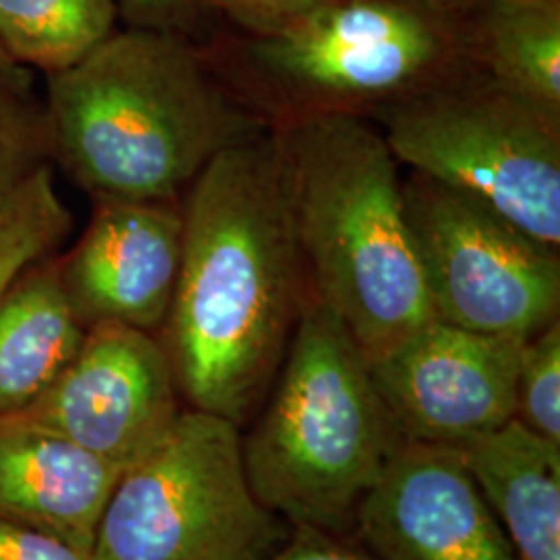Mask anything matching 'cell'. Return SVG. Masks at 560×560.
I'll list each match as a JSON object with an SVG mask.
<instances>
[{
	"mask_svg": "<svg viewBox=\"0 0 560 560\" xmlns=\"http://www.w3.org/2000/svg\"><path fill=\"white\" fill-rule=\"evenodd\" d=\"M180 214L164 349L191 409L240 425L279 370L310 295L277 133L221 152Z\"/></svg>",
	"mask_w": 560,
	"mask_h": 560,
	"instance_id": "cell-1",
	"label": "cell"
},
{
	"mask_svg": "<svg viewBox=\"0 0 560 560\" xmlns=\"http://www.w3.org/2000/svg\"><path fill=\"white\" fill-rule=\"evenodd\" d=\"M50 159L94 200L175 201L258 125L206 67L198 44L120 27L46 75Z\"/></svg>",
	"mask_w": 560,
	"mask_h": 560,
	"instance_id": "cell-2",
	"label": "cell"
},
{
	"mask_svg": "<svg viewBox=\"0 0 560 560\" xmlns=\"http://www.w3.org/2000/svg\"><path fill=\"white\" fill-rule=\"evenodd\" d=\"M284 191L310 291L374 361L434 320L381 131L318 110L277 131Z\"/></svg>",
	"mask_w": 560,
	"mask_h": 560,
	"instance_id": "cell-3",
	"label": "cell"
},
{
	"mask_svg": "<svg viewBox=\"0 0 560 560\" xmlns=\"http://www.w3.org/2000/svg\"><path fill=\"white\" fill-rule=\"evenodd\" d=\"M402 442L370 361L310 291L277 393L243 441L256 499L295 529L345 536Z\"/></svg>",
	"mask_w": 560,
	"mask_h": 560,
	"instance_id": "cell-4",
	"label": "cell"
},
{
	"mask_svg": "<svg viewBox=\"0 0 560 560\" xmlns=\"http://www.w3.org/2000/svg\"><path fill=\"white\" fill-rule=\"evenodd\" d=\"M277 515L247 480L240 425L180 411L154 448L127 467L102 515L98 560H266Z\"/></svg>",
	"mask_w": 560,
	"mask_h": 560,
	"instance_id": "cell-5",
	"label": "cell"
},
{
	"mask_svg": "<svg viewBox=\"0 0 560 560\" xmlns=\"http://www.w3.org/2000/svg\"><path fill=\"white\" fill-rule=\"evenodd\" d=\"M384 122L397 161L559 247L560 125L488 78L423 88Z\"/></svg>",
	"mask_w": 560,
	"mask_h": 560,
	"instance_id": "cell-6",
	"label": "cell"
},
{
	"mask_svg": "<svg viewBox=\"0 0 560 560\" xmlns=\"http://www.w3.org/2000/svg\"><path fill=\"white\" fill-rule=\"evenodd\" d=\"M402 201L439 320L517 340L559 322V247L416 171L402 183Z\"/></svg>",
	"mask_w": 560,
	"mask_h": 560,
	"instance_id": "cell-7",
	"label": "cell"
},
{
	"mask_svg": "<svg viewBox=\"0 0 560 560\" xmlns=\"http://www.w3.org/2000/svg\"><path fill=\"white\" fill-rule=\"evenodd\" d=\"M463 50L459 21L425 0H320L247 48L280 90L330 104L418 88Z\"/></svg>",
	"mask_w": 560,
	"mask_h": 560,
	"instance_id": "cell-8",
	"label": "cell"
},
{
	"mask_svg": "<svg viewBox=\"0 0 560 560\" xmlns=\"http://www.w3.org/2000/svg\"><path fill=\"white\" fill-rule=\"evenodd\" d=\"M179 413L164 345L140 328L94 324L59 378L11 416L127 469L159 444Z\"/></svg>",
	"mask_w": 560,
	"mask_h": 560,
	"instance_id": "cell-9",
	"label": "cell"
},
{
	"mask_svg": "<svg viewBox=\"0 0 560 560\" xmlns=\"http://www.w3.org/2000/svg\"><path fill=\"white\" fill-rule=\"evenodd\" d=\"M523 342L434 318L370 372L405 441L459 448L515 418Z\"/></svg>",
	"mask_w": 560,
	"mask_h": 560,
	"instance_id": "cell-10",
	"label": "cell"
},
{
	"mask_svg": "<svg viewBox=\"0 0 560 560\" xmlns=\"http://www.w3.org/2000/svg\"><path fill=\"white\" fill-rule=\"evenodd\" d=\"M355 527L378 560H517L455 446L402 442Z\"/></svg>",
	"mask_w": 560,
	"mask_h": 560,
	"instance_id": "cell-11",
	"label": "cell"
},
{
	"mask_svg": "<svg viewBox=\"0 0 560 560\" xmlns=\"http://www.w3.org/2000/svg\"><path fill=\"white\" fill-rule=\"evenodd\" d=\"M183 214L175 201L94 200L60 280L85 328L122 324L152 332L166 322L179 279Z\"/></svg>",
	"mask_w": 560,
	"mask_h": 560,
	"instance_id": "cell-12",
	"label": "cell"
},
{
	"mask_svg": "<svg viewBox=\"0 0 560 560\" xmlns=\"http://www.w3.org/2000/svg\"><path fill=\"white\" fill-rule=\"evenodd\" d=\"M122 467L18 416L0 418V515L92 550Z\"/></svg>",
	"mask_w": 560,
	"mask_h": 560,
	"instance_id": "cell-13",
	"label": "cell"
},
{
	"mask_svg": "<svg viewBox=\"0 0 560 560\" xmlns=\"http://www.w3.org/2000/svg\"><path fill=\"white\" fill-rule=\"evenodd\" d=\"M459 453L517 560H560V444L513 418Z\"/></svg>",
	"mask_w": 560,
	"mask_h": 560,
	"instance_id": "cell-14",
	"label": "cell"
},
{
	"mask_svg": "<svg viewBox=\"0 0 560 560\" xmlns=\"http://www.w3.org/2000/svg\"><path fill=\"white\" fill-rule=\"evenodd\" d=\"M85 332L60 280L59 258L27 266L0 295V418L25 409L59 378Z\"/></svg>",
	"mask_w": 560,
	"mask_h": 560,
	"instance_id": "cell-15",
	"label": "cell"
},
{
	"mask_svg": "<svg viewBox=\"0 0 560 560\" xmlns=\"http://www.w3.org/2000/svg\"><path fill=\"white\" fill-rule=\"evenodd\" d=\"M457 21L486 78L560 125V0H480Z\"/></svg>",
	"mask_w": 560,
	"mask_h": 560,
	"instance_id": "cell-16",
	"label": "cell"
},
{
	"mask_svg": "<svg viewBox=\"0 0 560 560\" xmlns=\"http://www.w3.org/2000/svg\"><path fill=\"white\" fill-rule=\"evenodd\" d=\"M117 0H0V44L25 71L52 75L117 32Z\"/></svg>",
	"mask_w": 560,
	"mask_h": 560,
	"instance_id": "cell-17",
	"label": "cell"
},
{
	"mask_svg": "<svg viewBox=\"0 0 560 560\" xmlns=\"http://www.w3.org/2000/svg\"><path fill=\"white\" fill-rule=\"evenodd\" d=\"M515 420L560 444V324L555 322L521 347Z\"/></svg>",
	"mask_w": 560,
	"mask_h": 560,
	"instance_id": "cell-18",
	"label": "cell"
},
{
	"mask_svg": "<svg viewBox=\"0 0 560 560\" xmlns=\"http://www.w3.org/2000/svg\"><path fill=\"white\" fill-rule=\"evenodd\" d=\"M50 159L44 108L27 90L0 88V196L27 179Z\"/></svg>",
	"mask_w": 560,
	"mask_h": 560,
	"instance_id": "cell-19",
	"label": "cell"
},
{
	"mask_svg": "<svg viewBox=\"0 0 560 560\" xmlns=\"http://www.w3.org/2000/svg\"><path fill=\"white\" fill-rule=\"evenodd\" d=\"M125 27L175 34L203 46L214 32L217 13L208 0H117Z\"/></svg>",
	"mask_w": 560,
	"mask_h": 560,
	"instance_id": "cell-20",
	"label": "cell"
},
{
	"mask_svg": "<svg viewBox=\"0 0 560 560\" xmlns=\"http://www.w3.org/2000/svg\"><path fill=\"white\" fill-rule=\"evenodd\" d=\"M217 18L241 27L249 38L275 36L320 0H208Z\"/></svg>",
	"mask_w": 560,
	"mask_h": 560,
	"instance_id": "cell-21",
	"label": "cell"
},
{
	"mask_svg": "<svg viewBox=\"0 0 560 560\" xmlns=\"http://www.w3.org/2000/svg\"><path fill=\"white\" fill-rule=\"evenodd\" d=\"M0 560H98L92 550L80 548L44 529L0 515Z\"/></svg>",
	"mask_w": 560,
	"mask_h": 560,
	"instance_id": "cell-22",
	"label": "cell"
},
{
	"mask_svg": "<svg viewBox=\"0 0 560 560\" xmlns=\"http://www.w3.org/2000/svg\"><path fill=\"white\" fill-rule=\"evenodd\" d=\"M266 560H378L372 552L351 546L340 536L316 529H295L289 544L279 546Z\"/></svg>",
	"mask_w": 560,
	"mask_h": 560,
	"instance_id": "cell-23",
	"label": "cell"
},
{
	"mask_svg": "<svg viewBox=\"0 0 560 560\" xmlns=\"http://www.w3.org/2000/svg\"><path fill=\"white\" fill-rule=\"evenodd\" d=\"M0 88H11V90L30 88L27 71L7 55L2 44H0Z\"/></svg>",
	"mask_w": 560,
	"mask_h": 560,
	"instance_id": "cell-24",
	"label": "cell"
},
{
	"mask_svg": "<svg viewBox=\"0 0 560 560\" xmlns=\"http://www.w3.org/2000/svg\"><path fill=\"white\" fill-rule=\"evenodd\" d=\"M425 2L457 20L460 15H465L469 9H474L480 0H425Z\"/></svg>",
	"mask_w": 560,
	"mask_h": 560,
	"instance_id": "cell-25",
	"label": "cell"
}]
</instances>
